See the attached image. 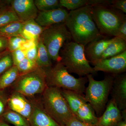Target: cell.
I'll use <instances>...</instances> for the list:
<instances>
[{
    "label": "cell",
    "instance_id": "cell-1",
    "mask_svg": "<svg viewBox=\"0 0 126 126\" xmlns=\"http://www.w3.org/2000/svg\"><path fill=\"white\" fill-rule=\"evenodd\" d=\"M64 23L74 41L84 46L104 38L93 19L91 6L70 11Z\"/></svg>",
    "mask_w": 126,
    "mask_h": 126
},
{
    "label": "cell",
    "instance_id": "cell-2",
    "mask_svg": "<svg viewBox=\"0 0 126 126\" xmlns=\"http://www.w3.org/2000/svg\"><path fill=\"white\" fill-rule=\"evenodd\" d=\"M85 46L70 41L64 44L60 50V62L69 73L80 77L96 73L91 67L85 53Z\"/></svg>",
    "mask_w": 126,
    "mask_h": 126
},
{
    "label": "cell",
    "instance_id": "cell-3",
    "mask_svg": "<svg viewBox=\"0 0 126 126\" xmlns=\"http://www.w3.org/2000/svg\"><path fill=\"white\" fill-rule=\"evenodd\" d=\"M41 100L46 112L62 126L76 117L63 96L61 89L47 87L42 94Z\"/></svg>",
    "mask_w": 126,
    "mask_h": 126
},
{
    "label": "cell",
    "instance_id": "cell-4",
    "mask_svg": "<svg viewBox=\"0 0 126 126\" xmlns=\"http://www.w3.org/2000/svg\"><path fill=\"white\" fill-rule=\"evenodd\" d=\"M44 69L47 87L71 90L83 95L88 81L87 76L75 78L60 62L51 67Z\"/></svg>",
    "mask_w": 126,
    "mask_h": 126
},
{
    "label": "cell",
    "instance_id": "cell-5",
    "mask_svg": "<svg viewBox=\"0 0 126 126\" xmlns=\"http://www.w3.org/2000/svg\"><path fill=\"white\" fill-rule=\"evenodd\" d=\"M88 85L85 89L84 98L97 115L104 110L109 95L111 90L114 78L107 76L103 79L97 81L92 74L87 75Z\"/></svg>",
    "mask_w": 126,
    "mask_h": 126
},
{
    "label": "cell",
    "instance_id": "cell-6",
    "mask_svg": "<svg viewBox=\"0 0 126 126\" xmlns=\"http://www.w3.org/2000/svg\"><path fill=\"white\" fill-rule=\"evenodd\" d=\"M72 37L65 23L55 24L44 29L40 36L52 60L60 62V50L64 44L72 41Z\"/></svg>",
    "mask_w": 126,
    "mask_h": 126
},
{
    "label": "cell",
    "instance_id": "cell-7",
    "mask_svg": "<svg viewBox=\"0 0 126 126\" xmlns=\"http://www.w3.org/2000/svg\"><path fill=\"white\" fill-rule=\"evenodd\" d=\"M93 19L102 35L114 36L126 16L110 5L92 6Z\"/></svg>",
    "mask_w": 126,
    "mask_h": 126
},
{
    "label": "cell",
    "instance_id": "cell-8",
    "mask_svg": "<svg viewBox=\"0 0 126 126\" xmlns=\"http://www.w3.org/2000/svg\"><path fill=\"white\" fill-rule=\"evenodd\" d=\"M12 91L27 98H32L42 94L47 87L44 70L38 67L32 72L21 75L11 86Z\"/></svg>",
    "mask_w": 126,
    "mask_h": 126
},
{
    "label": "cell",
    "instance_id": "cell-9",
    "mask_svg": "<svg viewBox=\"0 0 126 126\" xmlns=\"http://www.w3.org/2000/svg\"><path fill=\"white\" fill-rule=\"evenodd\" d=\"M96 72L102 71L113 74L122 73L126 70V50L118 55L98 61L94 65Z\"/></svg>",
    "mask_w": 126,
    "mask_h": 126
},
{
    "label": "cell",
    "instance_id": "cell-10",
    "mask_svg": "<svg viewBox=\"0 0 126 126\" xmlns=\"http://www.w3.org/2000/svg\"><path fill=\"white\" fill-rule=\"evenodd\" d=\"M8 108L18 113L29 121L33 111V106L30 99L23 94L12 91L8 98Z\"/></svg>",
    "mask_w": 126,
    "mask_h": 126
},
{
    "label": "cell",
    "instance_id": "cell-11",
    "mask_svg": "<svg viewBox=\"0 0 126 126\" xmlns=\"http://www.w3.org/2000/svg\"><path fill=\"white\" fill-rule=\"evenodd\" d=\"M10 3L20 21L35 20L39 12L33 0H13Z\"/></svg>",
    "mask_w": 126,
    "mask_h": 126
},
{
    "label": "cell",
    "instance_id": "cell-12",
    "mask_svg": "<svg viewBox=\"0 0 126 126\" xmlns=\"http://www.w3.org/2000/svg\"><path fill=\"white\" fill-rule=\"evenodd\" d=\"M68 14L67 11L63 7L39 11L35 20L41 26L46 28L55 24L64 23Z\"/></svg>",
    "mask_w": 126,
    "mask_h": 126
},
{
    "label": "cell",
    "instance_id": "cell-13",
    "mask_svg": "<svg viewBox=\"0 0 126 126\" xmlns=\"http://www.w3.org/2000/svg\"><path fill=\"white\" fill-rule=\"evenodd\" d=\"M31 98L33 106V111L29 120L31 126H62L46 112L41 101Z\"/></svg>",
    "mask_w": 126,
    "mask_h": 126
},
{
    "label": "cell",
    "instance_id": "cell-14",
    "mask_svg": "<svg viewBox=\"0 0 126 126\" xmlns=\"http://www.w3.org/2000/svg\"><path fill=\"white\" fill-rule=\"evenodd\" d=\"M124 118H126V110L122 112L114 100L111 98L103 114L98 117L97 126H116Z\"/></svg>",
    "mask_w": 126,
    "mask_h": 126
},
{
    "label": "cell",
    "instance_id": "cell-15",
    "mask_svg": "<svg viewBox=\"0 0 126 126\" xmlns=\"http://www.w3.org/2000/svg\"><path fill=\"white\" fill-rule=\"evenodd\" d=\"M112 99L121 111L126 109V75H121L114 78L112 87Z\"/></svg>",
    "mask_w": 126,
    "mask_h": 126
},
{
    "label": "cell",
    "instance_id": "cell-16",
    "mask_svg": "<svg viewBox=\"0 0 126 126\" xmlns=\"http://www.w3.org/2000/svg\"><path fill=\"white\" fill-rule=\"evenodd\" d=\"M112 39H100L87 45V46L85 48V53L89 63L94 65L99 61L104 51L112 41Z\"/></svg>",
    "mask_w": 126,
    "mask_h": 126
},
{
    "label": "cell",
    "instance_id": "cell-17",
    "mask_svg": "<svg viewBox=\"0 0 126 126\" xmlns=\"http://www.w3.org/2000/svg\"><path fill=\"white\" fill-rule=\"evenodd\" d=\"M45 28L41 26L35 20L23 22L20 36L27 40L38 41Z\"/></svg>",
    "mask_w": 126,
    "mask_h": 126
},
{
    "label": "cell",
    "instance_id": "cell-18",
    "mask_svg": "<svg viewBox=\"0 0 126 126\" xmlns=\"http://www.w3.org/2000/svg\"><path fill=\"white\" fill-rule=\"evenodd\" d=\"M61 90L69 108L75 116L79 109L87 103L84 95L71 90L65 89H61Z\"/></svg>",
    "mask_w": 126,
    "mask_h": 126
},
{
    "label": "cell",
    "instance_id": "cell-19",
    "mask_svg": "<svg viewBox=\"0 0 126 126\" xmlns=\"http://www.w3.org/2000/svg\"><path fill=\"white\" fill-rule=\"evenodd\" d=\"M126 50V41L118 37H114L113 38L112 41L104 51L98 61L116 56Z\"/></svg>",
    "mask_w": 126,
    "mask_h": 126
},
{
    "label": "cell",
    "instance_id": "cell-20",
    "mask_svg": "<svg viewBox=\"0 0 126 126\" xmlns=\"http://www.w3.org/2000/svg\"><path fill=\"white\" fill-rule=\"evenodd\" d=\"M75 116L81 121L97 126L98 117L96 116L94 110L88 103L84 104L79 109Z\"/></svg>",
    "mask_w": 126,
    "mask_h": 126
},
{
    "label": "cell",
    "instance_id": "cell-21",
    "mask_svg": "<svg viewBox=\"0 0 126 126\" xmlns=\"http://www.w3.org/2000/svg\"><path fill=\"white\" fill-rule=\"evenodd\" d=\"M20 76L18 68L14 65L0 76V90L11 86Z\"/></svg>",
    "mask_w": 126,
    "mask_h": 126
},
{
    "label": "cell",
    "instance_id": "cell-22",
    "mask_svg": "<svg viewBox=\"0 0 126 126\" xmlns=\"http://www.w3.org/2000/svg\"><path fill=\"white\" fill-rule=\"evenodd\" d=\"M37 48L38 53L36 63L38 67L43 69L51 67L53 66L52 60L45 46L39 39L37 43Z\"/></svg>",
    "mask_w": 126,
    "mask_h": 126
},
{
    "label": "cell",
    "instance_id": "cell-23",
    "mask_svg": "<svg viewBox=\"0 0 126 126\" xmlns=\"http://www.w3.org/2000/svg\"><path fill=\"white\" fill-rule=\"evenodd\" d=\"M19 21L11 5L8 4L0 9V28L10 23Z\"/></svg>",
    "mask_w": 126,
    "mask_h": 126
},
{
    "label": "cell",
    "instance_id": "cell-24",
    "mask_svg": "<svg viewBox=\"0 0 126 126\" xmlns=\"http://www.w3.org/2000/svg\"><path fill=\"white\" fill-rule=\"evenodd\" d=\"M2 118L15 126H31L28 119L9 109L5 112Z\"/></svg>",
    "mask_w": 126,
    "mask_h": 126
},
{
    "label": "cell",
    "instance_id": "cell-25",
    "mask_svg": "<svg viewBox=\"0 0 126 126\" xmlns=\"http://www.w3.org/2000/svg\"><path fill=\"white\" fill-rule=\"evenodd\" d=\"M23 22L16 21L0 28V37L9 39L20 35Z\"/></svg>",
    "mask_w": 126,
    "mask_h": 126
},
{
    "label": "cell",
    "instance_id": "cell-26",
    "mask_svg": "<svg viewBox=\"0 0 126 126\" xmlns=\"http://www.w3.org/2000/svg\"><path fill=\"white\" fill-rule=\"evenodd\" d=\"M14 65L11 52L6 49L0 53V76Z\"/></svg>",
    "mask_w": 126,
    "mask_h": 126
},
{
    "label": "cell",
    "instance_id": "cell-27",
    "mask_svg": "<svg viewBox=\"0 0 126 126\" xmlns=\"http://www.w3.org/2000/svg\"><path fill=\"white\" fill-rule=\"evenodd\" d=\"M88 2L89 0H60L59 5L71 11L88 5Z\"/></svg>",
    "mask_w": 126,
    "mask_h": 126
},
{
    "label": "cell",
    "instance_id": "cell-28",
    "mask_svg": "<svg viewBox=\"0 0 126 126\" xmlns=\"http://www.w3.org/2000/svg\"><path fill=\"white\" fill-rule=\"evenodd\" d=\"M34 2L40 11H49L60 7L58 0H35Z\"/></svg>",
    "mask_w": 126,
    "mask_h": 126
},
{
    "label": "cell",
    "instance_id": "cell-29",
    "mask_svg": "<svg viewBox=\"0 0 126 126\" xmlns=\"http://www.w3.org/2000/svg\"><path fill=\"white\" fill-rule=\"evenodd\" d=\"M20 75L27 73L38 68L36 62L31 61L25 58L16 65Z\"/></svg>",
    "mask_w": 126,
    "mask_h": 126
},
{
    "label": "cell",
    "instance_id": "cell-30",
    "mask_svg": "<svg viewBox=\"0 0 126 126\" xmlns=\"http://www.w3.org/2000/svg\"><path fill=\"white\" fill-rule=\"evenodd\" d=\"M27 40L20 35L13 36L8 39L7 50L12 52L21 48L24 43Z\"/></svg>",
    "mask_w": 126,
    "mask_h": 126
},
{
    "label": "cell",
    "instance_id": "cell-31",
    "mask_svg": "<svg viewBox=\"0 0 126 126\" xmlns=\"http://www.w3.org/2000/svg\"><path fill=\"white\" fill-rule=\"evenodd\" d=\"M9 95L5 90H0V119L8 109V98Z\"/></svg>",
    "mask_w": 126,
    "mask_h": 126
},
{
    "label": "cell",
    "instance_id": "cell-32",
    "mask_svg": "<svg viewBox=\"0 0 126 126\" xmlns=\"http://www.w3.org/2000/svg\"><path fill=\"white\" fill-rule=\"evenodd\" d=\"M14 65L16 66L21 60L26 58L25 52L21 48L11 52Z\"/></svg>",
    "mask_w": 126,
    "mask_h": 126
},
{
    "label": "cell",
    "instance_id": "cell-33",
    "mask_svg": "<svg viewBox=\"0 0 126 126\" xmlns=\"http://www.w3.org/2000/svg\"><path fill=\"white\" fill-rule=\"evenodd\" d=\"M25 52L26 58L30 60L36 62L38 53L37 44L29 49L25 50Z\"/></svg>",
    "mask_w": 126,
    "mask_h": 126
},
{
    "label": "cell",
    "instance_id": "cell-34",
    "mask_svg": "<svg viewBox=\"0 0 126 126\" xmlns=\"http://www.w3.org/2000/svg\"><path fill=\"white\" fill-rule=\"evenodd\" d=\"M110 6L114 9L126 13V0H111Z\"/></svg>",
    "mask_w": 126,
    "mask_h": 126
},
{
    "label": "cell",
    "instance_id": "cell-35",
    "mask_svg": "<svg viewBox=\"0 0 126 126\" xmlns=\"http://www.w3.org/2000/svg\"><path fill=\"white\" fill-rule=\"evenodd\" d=\"M114 37H118L126 41V19L119 26Z\"/></svg>",
    "mask_w": 126,
    "mask_h": 126
},
{
    "label": "cell",
    "instance_id": "cell-36",
    "mask_svg": "<svg viewBox=\"0 0 126 126\" xmlns=\"http://www.w3.org/2000/svg\"><path fill=\"white\" fill-rule=\"evenodd\" d=\"M65 126H98L96 125H91L81 121L77 118L75 117L70 119L66 124Z\"/></svg>",
    "mask_w": 126,
    "mask_h": 126
},
{
    "label": "cell",
    "instance_id": "cell-37",
    "mask_svg": "<svg viewBox=\"0 0 126 126\" xmlns=\"http://www.w3.org/2000/svg\"><path fill=\"white\" fill-rule=\"evenodd\" d=\"M38 41L33 40H27L25 43L23 44L21 48L25 51L37 44Z\"/></svg>",
    "mask_w": 126,
    "mask_h": 126
},
{
    "label": "cell",
    "instance_id": "cell-38",
    "mask_svg": "<svg viewBox=\"0 0 126 126\" xmlns=\"http://www.w3.org/2000/svg\"><path fill=\"white\" fill-rule=\"evenodd\" d=\"M8 39L0 37V53L7 49Z\"/></svg>",
    "mask_w": 126,
    "mask_h": 126
},
{
    "label": "cell",
    "instance_id": "cell-39",
    "mask_svg": "<svg viewBox=\"0 0 126 126\" xmlns=\"http://www.w3.org/2000/svg\"><path fill=\"white\" fill-rule=\"evenodd\" d=\"M10 0H0V9L6 5L9 4Z\"/></svg>",
    "mask_w": 126,
    "mask_h": 126
},
{
    "label": "cell",
    "instance_id": "cell-40",
    "mask_svg": "<svg viewBox=\"0 0 126 126\" xmlns=\"http://www.w3.org/2000/svg\"><path fill=\"white\" fill-rule=\"evenodd\" d=\"M116 126H126V118H124L119 122Z\"/></svg>",
    "mask_w": 126,
    "mask_h": 126
},
{
    "label": "cell",
    "instance_id": "cell-41",
    "mask_svg": "<svg viewBox=\"0 0 126 126\" xmlns=\"http://www.w3.org/2000/svg\"><path fill=\"white\" fill-rule=\"evenodd\" d=\"M0 126H11L2 119H0Z\"/></svg>",
    "mask_w": 126,
    "mask_h": 126
}]
</instances>
